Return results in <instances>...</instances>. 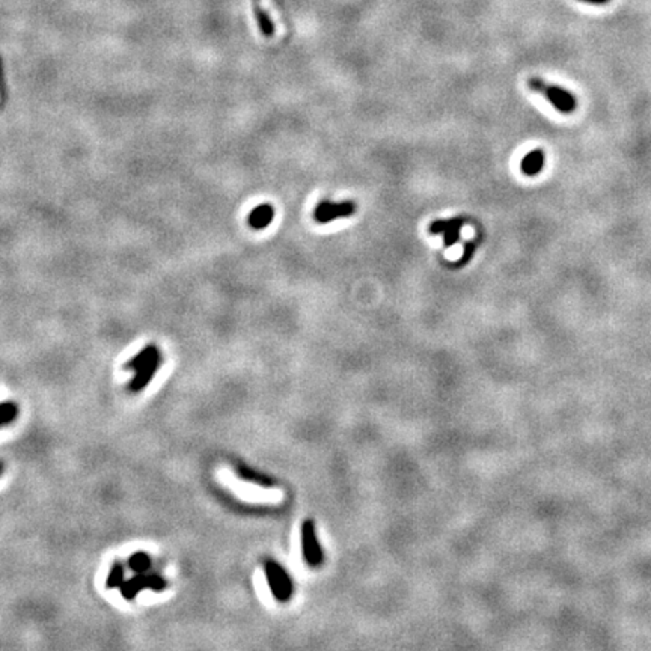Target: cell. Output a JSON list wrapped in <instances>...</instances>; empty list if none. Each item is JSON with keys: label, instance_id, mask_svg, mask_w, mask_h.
I'll return each instance as SVG.
<instances>
[{"label": "cell", "instance_id": "cell-1", "mask_svg": "<svg viewBox=\"0 0 651 651\" xmlns=\"http://www.w3.org/2000/svg\"><path fill=\"white\" fill-rule=\"evenodd\" d=\"M529 90L534 92L541 94L544 99H546L553 108H555L558 112L570 115L576 110L578 108V100L575 94H571L570 91L564 90V87L557 86V85H550L548 82H544L540 77H531L528 80Z\"/></svg>", "mask_w": 651, "mask_h": 651}, {"label": "cell", "instance_id": "cell-2", "mask_svg": "<svg viewBox=\"0 0 651 651\" xmlns=\"http://www.w3.org/2000/svg\"><path fill=\"white\" fill-rule=\"evenodd\" d=\"M356 202L343 201V202H330L322 201L314 210V219L318 223H329L336 219H343L353 216L356 213Z\"/></svg>", "mask_w": 651, "mask_h": 651}, {"label": "cell", "instance_id": "cell-3", "mask_svg": "<svg viewBox=\"0 0 651 651\" xmlns=\"http://www.w3.org/2000/svg\"><path fill=\"white\" fill-rule=\"evenodd\" d=\"M266 576H267L269 587L278 600H287L291 596V582L287 576V573L279 564L267 561Z\"/></svg>", "mask_w": 651, "mask_h": 651}, {"label": "cell", "instance_id": "cell-4", "mask_svg": "<svg viewBox=\"0 0 651 651\" xmlns=\"http://www.w3.org/2000/svg\"><path fill=\"white\" fill-rule=\"evenodd\" d=\"M302 548H303V557L310 566H317L320 559H322V550H320L317 536H315V524L308 520L303 523L302 528Z\"/></svg>", "mask_w": 651, "mask_h": 651}, {"label": "cell", "instance_id": "cell-5", "mask_svg": "<svg viewBox=\"0 0 651 651\" xmlns=\"http://www.w3.org/2000/svg\"><path fill=\"white\" fill-rule=\"evenodd\" d=\"M160 365H162V357L159 355V356H155L152 361H150L147 365H143L142 368H139L138 371H136L134 377L130 380V383H129V391L133 392V394H138V392L143 391L145 387H147L150 385V382L154 378L155 373L159 371Z\"/></svg>", "mask_w": 651, "mask_h": 651}, {"label": "cell", "instance_id": "cell-6", "mask_svg": "<svg viewBox=\"0 0 651 651\" xmlns=\"http://www.w3.org/2000/svg\"><path fill=\"white\" fill-rule=\"evenodd\" d=\"M544 163H546V154H544V151L534 150L524 155L520 163V169L527 177H536V175H538L543 171Z\"/></svg>", "mask_w": 651, "mask_h": 651}, {"label": "cell", "instance_id": "cell-7", "mask_svg": "<svg viewBox=\"0 0 651 651\" xmlns=\"http://www.w3.org/2000/svg\"><path fill=\"white\" fill-rule=\"evenodd\" d=\"M147 576L148 575H145V573H136V576H133L131 579L124 580L120 587L121 596L125 600H134L142 589L148 588Z\"/></svg>", "mask_w": 651, "mask_h": 651}, {"label": "cell", "instance_id": "cell-8", "mask_svg": "<svg viewBox=\"0 0 651 651\" xmlns=\"http://www.w3.org/2000/svg\"><path fill=\"white\" fill-rule=\"evenodd\" d=\"M275 210L270 203H261L254 211L249 215V225L255 229H262L269 227L271 220H273Z\"/></svg>", "mask_w": 651, "mask_h": 651}, {"label": "cell", "instance_id": "cell-9", "mask_svg": "<svg viewBox=\"0 0 651 651\" xmlns=\"http://www.w3.org/2000/svg\"><path fill=\"white\" fill-rule=\"evenodd\" d=\"M159 348L155 347V345H147L143 350H141V352L136 355L134 357H131L130 361L124 365L125 369H130V371H138L139 368H142L143 365H147L150 361H152V359L155 356H159Z\"/></svg>", "mask_w": 651, "mask_h": 651}, {"label": "cell", "instance_id": "cell-10", "mask_svg": "<svg viewBox=\"0 0 651 651\" xmlns=\"http://www.w3.org/2000/svg\"><path fill=\"white\" fill-rule=\"evenodd\" d=\"M129 567L134 573H145L150 570L151 567V558L147 552H134L133 555L129 558Z\"/></svg>", "mask_w": 651, "mask_h": 651}, {"label": "cell", "instance_id": "cell-11", "mask_svg": "<svg viewBox=\"0 0 651 651\" xmlns=\"http://www.w3.org/2000/svg\"><path fill=\"white\" fill-rule=\"evenodd\" d=\"M463 223H464L463 219L455 217L454 222H452V225L443 232L442 236H443V246L445 248H450V246L455 245V243L460 240V231H462Z\"/></svg>", "mask_w": 651, "mask_h": 651}, {"label": "cell", "instance_id": "cell-12", "mask_svg": "<svg viewBox=\"0 0 651 651\" xmlns=\"http://www.w3.org/2000/svg\"><path fill=\"white\" fill-rule=\"evenodd\" d=\"M18 406L15 403L6 401L0 403V427H5L17 420Z\"/></svg>", "mask_w": 651, "mask_h": 651}, {"label": "cell", "instance_id": "cell-13", "mask_svg": "<svg viewBox=\"0 0 651 651\" xmlns=\"http://www.w3.org/2000/svg\"><path fill=\"white\" fill-rule=\"evenodd\" d=\"M124 580H125L124 579V566L121 564V562H115V564L110 568V571H109L108 579H106V588H109V589L120 588Z\"/></svg>", "mask_w": 651, "mask_h": 651}, {"label": "cell", "instance_id": "cell-14", "mask_svg": "<svg viewBox=\"0 0 651 651\" xmlns=\"http://www.w3.org/2000/svg\"><path fill=\"white\" fill-rule=\"evenodd\" d=\"M255 17H257L262 34H264L266 36H271L275 34L273 22H271V18L269 17V14L264 11V9H261L259 6H257L255 8Z\"/></svg>", "mask_w": 651, "mask_h": 651}, {"label": "cell", "instance_id": "cell-15", "mask_svg": "<svg viewBox=\"0 0 651 651\" xmlns=\"http://www.w3.org/2000/svg\"><path fill=\"white\" fill-rule=\"evenodd\" d=\"M238 475L240 477L248 481V482H252V484H258V485H264V478L261 477V475H258L257 472L254 471H250L248 468H245V466H241V468H238Z\"/></svg>", "mask_w": 651, "mask_h": 651}, {"label": "cell", "instance_id": "cell-16", "mask_svg": "<svg viewBox=\"0 0 651 651\" xmlns=\"http://www.w3.org/2000/svg\"><path fill=\"white\" fill-rule=\"evenodd\" d=\"M147 582H148V589H152L155 592H162L168 588V582L159 575H148Z\"/></svg>", "mask_w": 651, "mask_h": 651}, {"label": "cell", "instance_id": "cell-17", "mask_svg": "<svg viewBox=\"0 0 651 651\" xmlns=\"http://www.w3.org/2000/svg\"><path fill=\"white\" fill-rule=\"evenodd\" d=\"M452 222L454 219H450V220H434L430 223V227H429V232L430 234H443V232L448 229L451 225H452Z\"/></svg>", "mask_w": 651, "mask_h": 651}, {"label": "cell", "instance_id": "cell-18", "mask_svg": "<svg viewBox=\"0 0 651 651\" xmlns=\"http://www.w3.org/2000/svg\"><path fill=\"white\" fill-rule=\"evenodd\" d=\"M475 248H477V245H475L473 241H468V243H466V245H464V252H463V257L460 258V261H459V262H457V266L462 267V266H464L466 262H468L469 259H472V257H473V252H475Z\"/></svg>", "mask_w": 651, "mask_h": 651}, {"label": "cell", "instance_id": "cell-19", "mask_svg": "<svg viewBox=\"0 0 651 651\" xmlns=\"http://www.w3.org/2000/svg\"><path fill=\"white\" fill-rule=\"evenodd\" d=\"M580 2L588 3V5H596V6H600V5H606V3H609L610 0H580Z\"/></svg>", "mask_w": 651, "mask_h": 651}, {"label": "cell", "instance_id": "cell-20", "mask_svg": "<svg viewBox=\"0 0 651 651\" xmlns=\"http://www.w3.org/2000/svg\"><path fill=\"white\" fill-rule=\"evenodd\" d=\"M2 472H3V464L0 463V475H2Z\"/></svg>", "mask_w": 651, "mask_h": 651}]
</instances>
